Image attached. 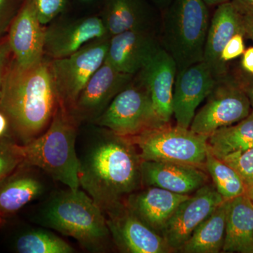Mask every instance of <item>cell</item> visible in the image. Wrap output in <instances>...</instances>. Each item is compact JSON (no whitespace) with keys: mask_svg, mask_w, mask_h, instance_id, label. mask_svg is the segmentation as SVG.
<instances>
[{"mask_svg":"<svg viewBox=\"0 0 253 253\" xmlns=\"http://www.w3.org/2000/svg\"><path fill=\"white\" fill-rule=\"evenodd\" d=\"M102 128L80 159V186L103 212L141 186L142 160L129 137Z\"/></svg>","mask_w":253,"mask_h":253,"instance_id":"cell-1","label":"cell"},{"mask_svg":"<svg viewBox=\"0 0 253 253\" xmlns=\"http://www.w3.org/2000/svg\"><path fill=\"white\" fill-rule=\"evenodd\" d=\"M45 56L36 66L18 67L11 60L0 96V112L9 123V135L21 145L29 143L49 126L60 104Z\"/></svg>","mask_w":253,"mask_h":253,"instance_id":"cell-2","label":"cell"},{"mask_svg":"<svg viewBox=\"0 0 253 253\" xmlns=\"http://www.w3.org/2000/svg\"><path fill=\"white\" fill-rule=\"evenodd\" d=\"M39 223L71 236L91 253L105 252L111 239L104 213L80 189L53 195L40 213Z\"/></svg>","mask_w":253,"mask_h":253,"instance_id":"cell-3","label":"cell"},{"mask_svg":"<svg viewBox=\"0 0 253 253\" xmlns=\"http://www.w3.org/2000/svg\"><path fill=\"white\" fill-rule=\"evenodd\" d=\"M78 124L59 104L46 130L21 145L24 157L21 166L38 168L69 189H80V159L76 149Z\"/></svg>","mask_w":253,"mask_h":253,"instance_id":"cell-4","label":"cell"},{"mask_svg":"<svg viewBox=\"0 0 253 253\" xmlns=\"http://www.w3.org/2000/svg\"><path fill=\"white\" fill-rule=\"evenodd\" d=\"M208 8L203 0H172L163 11L160 41L177 71L204 60L211 22Z\"/></svg>","mask_w":253,"mask_h":253,"instance_id":"cell-5","label":"cell"},{"mask_svg":"<svg viewBox=\"0 0 253 253\" xmlns=\"http://www.w3.org/2000/svg\"><path fill=\"white\" fill-rule=\"evenodd\" d=\"M208 137L168 123L129 138L139 150L142 161L179 163L206 171Z\"/></svg>","mask_w":253,"mask_h":253,"instance_id":"cell-6","label":"cell"},{"mask_svg":"<svg viewBox=\"0 0 253 253\" xmlns=\"http://www.w3.org/2000/svg\"><path fill=\"white\" fill-rule=\"evenodd\" d=\"M94 123L126 137L162 126L156 117L149 91L135 76Z\"/></svg>","mask_w":253,"mask_h":253,"instance_id":"cell-7","label":"cell"},{"mask_svg":"<svg viewBox=\"0 0 253 253\" xmlns=\"http://www.w3.org/2000/svg\"><path fill=\"white\" fill-rule=\"evenodd\" d=\"M251 111L249 98L239 79L229 72L217 79L206 104L196 113L189 128L209 136L221 127L242 121Z\"/></svg>","mask_w":253,"mask_h":253,"instance_id":"cell-8","label":"cell"},{"mask_svg":"<svg viewBox=\"0 0 253 253\" xmlns=\"http://www.w3.org/2000/svg\"><path fill=\"white\" fill-rule=\"evenodd\" d=\"M110 38L91 41L74 54L51 60L60 104L68 111L72 109L83 88L104 63Z\"/></svg>","mask_w":253,"mask_h":253,"instance_id":"cell-9","label":"cell"},{"mask_svg":"<svg viewBox=\"0 0 253 253\" xmlns=\"http://www.w3.org/2000/svg\"><path fill=\"white\" fill-rule=\"evenodd\" d=\"M63 15L45 28L44 54L49 59L66 57L91 41L111 38L100 15L75 18Z\"/></svg>","mask_w":253,"mask_h":253,"instance_id":"cell-10","label":"cell"},{"mask_svg":"<svg viewBox=\"0 0 253 253\" xmlns=\"http://www.w3.org/2000/svg\"><path fill=\"white\" fill-rule=\"evenodd\" d=\"M104 214L111 239L121 253L174 252L164 238L136 217L124 201L110 208Z\"/></svg>","mask_w":253,"mask_h":253,"instance_id":"cell-11","label":"cell"},{"mask_svg":"<svg viewBox=\"0 0 253 253\" xmlns=\"http://www.w3.org/2000/svg\"><path fill=\"white\" fill-rule=\"evenodd\" d=\"M225 201L213 184H206L179 205L162 236L174 252L179 251L194 231Z\"/></svg>","mask_w":253,"mask_h":253,"instance_id":"cell-12","label":"cell"},{"mask_svg":"<svg viewBox=\"0 0 253 253\" xmlns=\"http://www.w3.org/2000/svg\"><path fill=\"white\" fill-rule=\"evenodd\" d=\"M134 77L104 61L83 88L70 112L79 123H94Z\"/></svg>","mask_w":253,"mask_h":253,"instance_id":"cell-13","label":"cell"},{"mask_svg":"<svg viewBox=\"0 0 253 253\" xmlns=\"http://www.w3.org/2000/svg\"><path fill=\"white\" fill-rule=\"evenodd\" d=\"M216 83L217 78L204 61L177 71L172 96L176 126L190 127L196 109L207 99Z\"/></svg>","mask_w":253,"mask_h":253,"instance_id":"cell-14","label":"cell"},{"mask_svg":"<svg viewBox=\"0 0 253 253\" xmlns=\"http://www.w3.org/2000/svg\"><path fill=\"white\" fill-rule=\"evenodd\" d=\"M161 48L154 29L126 31L110 38L105 61L120 72L134 76Z\"/></svg>","mask_w":253,"mask_h":253,"instance_id":"cell-15","label":"cell"},{"mask_svg":"<svg viewBox=\"0 0 253 253\" xmlns=\"http://www.w3.org/2000/svg\"><path fill=\"white\" fill-rule=\"evenodd\" d=\"M44 31L31 0H25L9 31L8 42L13 61L21 68H28L41 63L44 54Z\"/></svg>","mask_w":253,"mask_h":253,"instance_id":"cell-16","label":"cell"},{"mask_svg":"<svg viewBox=\"0 0 253 253\" xmlns=\"http://www.w3.org/2000/svg\"><path fill=\"white\" fill-rule=\"evenodd\" d=\"M177 73L176 63L161 48L135 77L149 91L155 113L161 126L168 124L172 113V96Z\"/></svg>","mask_w":253,"mask_h":253,"instance_id":"cell-17","label":"cell"},{"mask_svg":"<svg viewBox=\"0 0 253 253\" xmlns=\"http://www.w3.org/2000/svg\"><path fill=\"white\" fill-rule=\"evenodd\" d=\"M142 186H154L176 194L190 195L208 184L209 176L194 166L161 161H142Z\"/></svg>","mask_w":253,"mask_h":253,"instance_id":"cell-18","label":"cell"},{"mask_svg":"<svg viewBox=\"0 0 253 253\" xmlns=\"http://www.w3.org/2000/svg\"><path fill=\"white\" fill-rule=\"evenodd\" d=\"M237 33L245 36L243 15L231 1L219 5L210 22L203 60L217 79L229 73V66L221 61V54L228 41Z\"/></svg>","mask_w":253,"mask_h":253,"instance_id":"cell-19","label":"cell"},{"mask_svg":"<svg viewBox=\"0 0 253 253\" xmlns=\"http://www.w3.org/2000/svg\"><path fill=\"white\" fill-rule=\"evenodd\" d=\"M189 196L149 186L128 195L124 203L150 229L162 236L169 218L179 205Z\"/></svg>","mask_w":253,"mask_h":253,"instance_id":"cell-20","label":"cell"},{"mask_svg":"<svg viewBox=\"0 0 253 253\" xmlns=\"http://www.w3.org/2000/svg\"><path fill=\"white\" fill-rule=\"evenodd\" d=\"M45 189L36 168L20 166L0 179V214L4 219L14 215Z\"/></svg>","mask_w":253,"mask_h":253,"instance_id":"cell-21","label":"cell"},{"mask_svg":"<svg viewBox=\"0 0 253 253\" xmlns=\"http://www.w3.org/2000/svg\"><path fill=\"white\" fill-rule=\"evenodd\" d=\"M154 7L147 0H104L100 16L111 38L134 30H155Z\"/></svg>","mask_w":253,"mask_h":253,"instance_id":"cell-22","label":"cell"},{"mask_svg":"<svg viewBox=\"0 0 253 253\" xmlns=\"http://www.w3.org/2000/svg\"><path fill=\"white\" fill-rule=\"evenodd\" d=\"M221 252L253 253V202L246 194L229 200Z\"/></svg>","mask_w":253,"mask_h":253,"instance_id":"cell-23","label":"cell"},{"mask_svg":"<svg viewBox=\"0 0 253 253\" xmlns=\"http://www.w3.org/2000/svg\"><path fill=\"white\" fill-rule=\"evenodd\" d=\"M229 200H225L194 231L179 251L184 253H218L225 239Z\"/></svg>","mask_w":253,"mask_h":253,"instance_id":"cell-24","label":"cell"},{"mask_svg":"<svg viewBox=\"0 0 253 253\" xmlns=\"http://www.w3.org/2000/svg\"><path fill=\"white\" fill-rule=\"evenodd\" d=\"M208 143L210 152L219 159L253 147V110L242 121L214 131Z\"/></svg>","mask_w":253,"mask_h":253,"instance_id":"cell-25","label":"cell"},{"mask_svg":"<svg viewBox=\"0 0 253 253\" xmlns=\"http://www.w3.org/2000/svg\"><path fill=\"white\" fill-rule=\"evenodd\" d=\"M19 253H73L74 248L59 236L43 229H31L18 234L13 244Z\"/></svg>","mask_w":253,"mask_h":253,"instance_id":"cell-26","label":"cell"},{"mask_svg":"<svg viewBox=\"0 0 253 253\" xmlns=\"http://www.w3.org/2000/svg\"><path fill=\"white\" fill-rule=\"evenodd\" d=\"M206 170L224 200H231L247 193V187L239 173L210 151L206 158Z\"/></svg>","mask_w":253,"mask_h":253,"instance_id":"cell-27","label":"cell"},{"mask_svg":"<svg viewBox=\"0 0 253 253\" xmlns=\"http://www.w3.org/2000/svg\"><path fill=\"white\" fill-rule=\"evenodd\" d=\"M23 160L21 144L10 136L0 139V179L20 167Z\"/></svg>","mask_w":253,"mask_h":253,"instance_id":"cell-28","label":"cell"},{"mask_svg":"<svg viewBox=\"0 0 253 253\" xmlns=\"http://www.w3.org/2000/svg\"><path fill=\"white\" fill-rule=\"evenodd\" d=\"M40 22L49 25L71 7V0H31Z\"/></svg>","mask_w":253,"mask_h":253,"instance_id":"cell-29","label":"cell"},{"mask_svg":"<svg viewBox=\"0 0 253 253\" xmlns=\"http://www.w3.org/2000/svg\"><path fill=\"white\" fill-rule=\"evenodd\" d=\"M220 160L239 173L248 190L253 185V147L233 153Z\"/></svg>","mask_w":253,"mask_h":253,"instance_id":"cell-30","label":"cell"},{"mask_svg":"<svg viewBox=\"0 0 253 253\" xmlns=\"http://www.w3.org/2000/svg\"><path fill=\"white\" fill-rule=\"evenodd\" d=\"M25 0H0V41L8 33Z\"/></svg>","mask_w":253,"mask_h":253,"instance_id":"cell-31","label":"cell"},{"mask_svg":"<svg viewBox=\"0 0 253 253\" xmlns=\"http://www.w3.org/2000/svg\"><path fill=\"white\" fill-rule=\"evenodd\" d=\"M244 38L245 36L242 33H237L228 41L221 54L222 63L228 65L230 61L242 56L246 50Z\"/></svg>","mask_w":253,"mask_h":253,"instance_id":"cell-32","label":"cell"},{"mask_svg":"<svg viewBox=\"0 0 253 253\" xmlns=\"http://www.w3.org/2000/svg\"><path fill=\"white\" fill-rule=\"evenodd\" d=\"M11 55H12V53H11L7 39L5 40L4 41L0 42V96H1L3 85H4L6 71L11 62L10 60Z\"/></svg>","mask_w":253,"mask_h":253,"instance_id":"cell-33","label":"cell"},{"mask_svg":"<svg viewBox=\"0 0 253 253\" xmlns=\"http://www.w3.org/2000/svg\"><path fill=\"white\" fill-rule=\"evenodd\" d=\"M235 75L239 79L246 96L249 98L250 104L253 110V76L245 74L241 71Z\"/></svg>","mask_w":253,"mask_h":253,"instance_id":"cell-34","label":"cell"},{"mask_svg":"<svg viewBox=\"0 0 253 253\" xmlns=\"http://www.w3.org/2000/svg\"><path fill=\"white\" fill-rule=\"evenodd\" d=\"M240 68V71L245 74L253 76V46L245 50L241 56Z\"/></svg>","mask_w":253,"mask_h":253,"instance_id":"cell-35","label":"cell"},{"mask_svg":"<svg viewBox=\"0 0 253 253\" xmlns=\"http://www.w3.org/2000/svg\"><path fill=\"white\" fill-rule=\"evenodd\" d=\"M231 2L243 16H253V0H231Z\"/></svg>","mask_w":253,"mask_h":253,"instance_id":"cell-36","label":"cell"},{"mask_svg":"<svg viewBox=\"0 0 253 253\" xmlns=\"http://www.w3.org/2000/svg\"><path fill=\"white\" fill-rule=\"evenodd\" d=\"M104 0H71V6L73 5L80 9H96L101 8Z\"/></svg>","mask_w":253,"mask_h":253,"instance_id":"cell-37","label":"cell"},{"mask_svg":"<svg viewBox=\"0 0 253 253\" xmlns=\"http://www.w3.org/2000/svg\"><path fill=\"white\" fill-rule=\"evenodd\" d=\"M245 37L253 42V16H243Z\"/></svg>","mask_w":253,"mask_h":253,"instance_id":"cell-38","label":"cell"},{"mask_svg":"<svg viewBox=\"0 0 253 253\" xmlns=\"http://www.w3.org/2000/svg\"><path fill=\"white\" fill-rule=\"evenodd\" d=\"M5 136H10L9 121L4 113L0 112V139Z\"/></svg>","mask_w":253,"mask_h":253,"instance_id":"cell-39","label":"cell"},{"mask_svg":"<svg viewBox=\"0 0 253 253\" xmlns=\"http://www.w3.org/2000/svg\"><path fill=\"white\" fill-rule=\"evenodd\" d=\"M172 0H149L156 9L163 11L172 2Z\"/></svg>","mask_w":253,"mask_h":253,"instance_id":"cell-40","label":"cell"},{"mask_svg":"<svg viewBox=\"0 0 253 253\" xmlns=\"http://www.w3.org/2000/svg\"><path fill=\"white\" fill-rule=\"evenodd\" d=\"M203 1L208 7H212V6H218L219 5L230 1L231 0H203Z\"/></svg>","mask_w":253,"mask_h":253,"instance_id":"cell-41","label":"cell"},{"mask_svg":"<svg viewBox=\"0 0 253 253\" xmlns=\"http://www.w3.org/2000/svg\"><path fill=\"white\" fill-rule=\"evenodd\" d=\"M246 195L250 198V199L253 202V185L251 186L249 190H248Z\"/></svg>","mask_w":253,"mask_h":253,"instance_id":"cell-42","label":"cell"},{"mask_svg":"<svg viewBox=\"0 0 253 253\" xmlns=\"http://www.w3.org/2000/svg\"><path fill=\"white\" fill-rule=\"evenodd\" d=\"M5 219L0 214V226L2 225L3 223L4 222Z\"/></svg>","mask_w":253,"mask_h":253,"instance_id":"cell-43","label":"cell"}]
</instances>
